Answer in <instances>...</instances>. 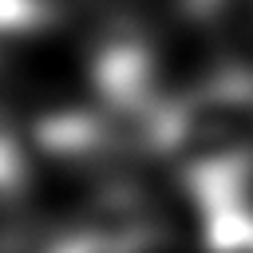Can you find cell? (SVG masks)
<instances>
[{"mask_svg": "<svg viewBox=\"0 0 253 253\" xmlns=\"http://www.w3.org/2000/svg\"><path fill=\"white\" fill-rule=\"evenodd\" d=\"M206 210V253H253V206L241 194V174L198 182Z\"/></svg>", "mask_w": 253, "mask_h": 253, "instance_id": "1", "label": "cell"}, {"mask_svg": "<svg viewBox=\"0 0 253 253\" xmlns=\"http://www.w3.org/2000/svg\"><path fill=\"white\" fill-rule=\"evenodd\" d=\"M24 182V158H20V146L8 130V123H0V194L16 190Z\"/></svg>", "mask_w": 253, "mask_h": 253, "instance_id": "2", "label": "cell"}]
</instances>
